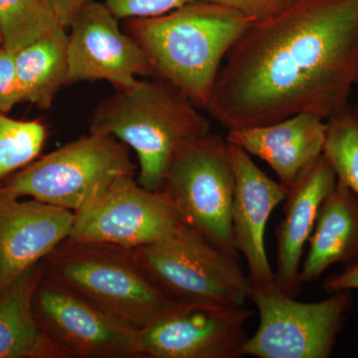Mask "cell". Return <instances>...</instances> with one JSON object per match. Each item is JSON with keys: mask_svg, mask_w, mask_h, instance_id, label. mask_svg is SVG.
Wrapping results in <instances>:
<instances>
[{"mask_svg": "<svg viewBox=\"0 0 358 358\" xmlns=\"http://www.w3.org/2000/svg\"><path fill=\"white\" fill-rule=\"evenodd\" d=\"M358 78V0H293L226 56L206 110L228 129L343 112Z\"/></svg>", "mask_w": 358, "mask_h": 358, "instance_id": "6da1fadb", "label": "cell"}, {"mask_svg": "<svg viewBox=\"0 0 358 358\" xmlns=\"http://www.w3.org/2000/svg\"><path fill=\"white\" fill-rule=\"evenodd\" d=\"M253 22L226 7L194 0L162 15L129 20V33L154 77L206 110L226 56Z\"/></svg>", "mask_w": 358, "mask_h": 358, "instance_id": "7a4b0ae2", "label": "cell"}, {"mask_svg": "<svg viewBox=\"0 0 358 358\" xmlns=\"http://www.w3.org/2000/svg\"><path fill=\"white\" fill-rule=\"evenodd\" d=\"M90 133L112 136L138 155V182L159 192L176 155L210 134V124L178 87L159 77L138 79L96 106Z\"/></svg>", "mask_w": 358, "mask_h": 358, "instance_id": "3957f363", "label": "cell"}, {"mask_svg": "<svg viewBox=\"0 0 358 358\" xmlns=\"http://www.w3.org/2000/svg\"><path fill=\"white\" fill-rule=\"evenodd\" d=\"M129 253L152 284L178 305L242 308L250 300L252 285L239 258L185 223Z\"/></svg>", "mask_w": 358, "mask_h": 358, "instance_id": "277c9868", "label": "cell"}, {"mask_svg": "<svg viewBox=\"0 0 358 358\" xmlns=\"http://www.w3.org/2000/svg\"><path fill=\"white\" fill-rule=\"evenodd\" d=\"M64 243L45 259L44 275L115 319L141 329L178 307L152 284L128 250Z\"/></svg>", "mask_w": 358, "mask_h": 358, "instance_id": "5b68a950", "label": "cell"}, {"mask_svg": "<svg viewBox=\"0 0 358 358\" xmlns=\"http://www.w3.org/2000/svg\"><path fill=\"white\" fill-rule=\"evenodd\" d=\"M134 171L128 145L90 133L14 174L0 185V200L31 197L75 213Z\"/></svg>", "mask_w": 358, "mask_h": 358, "instance_id": "8992f818", "label": "cell"}, {"mask_svg": "<svg viewBox=\"0 0 358 358\" xmlns=\"http://www.w3.org/2000/svg\"><path fill=\"white\" fill-rule=\"evenodd\" d=\"M234 189L229 143L209 134L176 155L159 192L173 204L181 222L239 258L231 220Z\"/></svg>", "mask_w": 358, "mask_h": 358, "instance_id": "52a82bcc", "label": "cell"}, {"mask_svg": "<svg viewBox=\"0 0 358 358\" xmlns=\"http://www.w3.org/2000/svg\"><path fill=\"white\" fill-rule=\"evenodd\" d=\"M260 324L247 339L243 355L259 358H329L350 312L348 292L327 300L301 303L275 288L252 289Z\"/></svg>", "mask_w": 358, "mask_h": 358, "instance_id": "ba28073f", "label": "cell"}, {"mask_svg": "<svg viewBox=\"0 0 358 358\" xmlns=\"http://www.w3.org/2000/svg\"><path fill=\"white\" fill-rule=\"evenodd\" d=\"M180 222L164 193L143 187L134 176H126L88 206L75 212L66 240L129 251L166 236Z\"/></svg>", "mask_w": 358, "mask_h": 358, "instance_id": "9c48e42d", "label": "cell"}, {"mask_svg": "<svg viewBox=\"0 0 358 358\" xmlns=\"http://www.w3.org/2000/svg\"><path fill=\"white\" fill-rule=\"evenodd\" d=\"M33 310L63 358L136 357V329L44 274L33 298Z\"/></svg>", "mask_w": 358, "mask_h": 358, "instance_id": "30bf717a", "label": "cell"}, {"mask_svg": "<svg viewBox=\"0 0 358 358\" xmlns=\"http://www.w3.org/2000/svg\"><path fill=\"white\" fill-rule=\"evenodd\" d=\"M253 312L242 308L178 305L136 329V357L238 358L248 339L245 324Z\"/></svg>", "mask_w": 358, "mask_h": 358, "instance_id": "8fae6325", "label": "cell"}, {"mask_svg": "<svg viewBox=\"0 0 358 358\" xmlns=\"http://www.w3.org/2000/svg\"><path fill=\"white\" fill-rule=\"evenodd\" d=\"M68 28V84L103 80L124 90L138 77H154L143 49L105 3L88 0Z\"/></svg>", "mask_w": 358, "mask_h": 358, "instance_id": "7c38bea8", "label": "cell"}, {"mask_svg": "<svg viewBox=\"0 0 358 358\" xmlns=\"http://www.w3.org/2000/svg\"><path fill=\"white\" fill-rule=\"evenodd\" d=\"M229 150L235 176L231 210L235 246L246 259L252 289L268 291L275 288V278L266 252V227L288 189L261 171L244 148L229 143Z\"/></svg>", "mask_w": 358, "mask_h": 358, "instance_id": "4fadbf2b", "label": "cell"}, {"mask_svg": "<svg viewBox=\"0 0 358 358\" xmlns=\"http://www.w3.org/2000/svg\"><path fill=\"white\" fill-rule=\"evenodd\" d=\"M75 213L39 200H0V294L69 236Z\"/></svg>", "mask_w": 358, "mask_h": 358, "instance_id": "5bb4252c", "label": "cell"}, {"mask_svg": "<svg viewBox=\"0 0 358 358\" xmlns=\"http://www.w3.org/2000/svg\"><path fill=\"white\" fill-rule=\"evenodd\" d=\"M336 174L324 155L306 169L288 190L284 218L275 230V287L287 296L300 289L301 257L315 227L322 200L336 185Z\"/></svg>", "mask_w": 358, "mask_h": 358, "instance_id": "9a60e30c", "label": "cell"}, {"mask_svg": "<svg viewBox=\"0 0 358 358\" xmlns=\"http://www.w3.org/2000/svg\"><path fill=\"white\" fill-rule=\"evenodd\" d=\"M327 121L310 113L253 128L228 131L226 140L264 160L287 189L324 150Z\"/></svg>", "mask_w": 358, "mask_h": 358, "instance_id": "2e32d148", "label": "cell"}, {"mask_svg": "<svg viewBox=\"0 0 358 358\" xmlns=\"http://www.w3.org/2000/svg\"><path fill=\"white\" fill-rule=\"evenodd\" d=\"M300 271V282L317 281L334 264L358 261V195L336 181L322 200Z\"/></svg>", "mask_w": 358, "mask_h": 358, "instance_id": "e0dca14e", "label": "cell"}, {"mask_svg": "<svg viewBox=\"0 0 358 358\" xmlns=\"http://www.w3.org/2000/svg\"><path fill=\"white\" fill-rule=\"evenodd\" d=\"M43 274L40 263L0 294V358L63 357L33 310V298Z\"/></svg>", "mask_w": 358, "mask_h": 358, "instance_id": "ac0fdd59", "label": "cell"}, {"mask_svg": "<svg viewBox=\"0 0 358 358\" xmlns=\"http://www.w3.org/2000/svg\"><path fill=\"white\" fill-rule=\"evenodd\" d=\"M22 102L48 110L68 84V34L62 26L14 53Z\"/></svg>", "mask_w": 358, "mask_h": 358, "instance_id": "d6986e66", "label": "cell"}, {"mask_svg": "<svg viewBox=\"0 0 358 358\" xmlns=\"http://www.w3.org/2000/svg\"><path fill=\"white\" fill-rule=\"evenodd\" d=\"M61 26L43 0H0L2 46L16 53Z\"/></svg>", "mask_w": 358, "mask_h": 358, "instance_id": "ffe728a7", "label": "cell"}, {"mask_svg": "<svg viewBox=\"0 0 358 358\" xmlns=\"http://www.w3.org/2000/svg\"><path fill=\"white\" fill-rule=\"evenodd\" d=\"M322 155L339 182L358 195V110L348 105L327 121Z\"/></svg>", "mask_w": 358, "mask_h": 358, "instance_id": "44dd1931", "label": "cell"}, {"mask_svg": "<svg viewBox=\"0 0 358 358\" xmlns=\"http://www.w3.org/2000/svg\"><path fill=\"white\" fill-rule=\"evenodd\" d=\"M47 138L38 121H20L0 115V180L36 159Z\"/></svg>", "mask_w": 358, "mask_h": 358, "instance_id": "7402d4cb", "label": "cell"}, {"mask_svg": "<svg viewBox=\"0 0 358 358\" xmlns=\"http://www.w3.org/2000/svg\"><path fill=\"white\" fill-rule=\"evenodd\" d=\"M194 0H105V6L117 20L154 17L169 13Z\"/></svg>", "mask_w": 358, "mask_h": 358, "instance_id": "603a6c76", "label": "cell"}, {"mask_svg": "<svg viewBox=\"0 0 358 358\" xmlns=\"http://www.w3.org/2000/svg\"><path fill=\"white\" fill-rule=\"evenodd\" d=\"M21 101L14 53L0 45V115H6Z\"/></svg>", "mask_w": 358, "mask_h": 358, "instance_id": "cb8c5ba5", "label": "cell"}, {"mask_svg": "<svg viewBox=\"0 0 358 358\" xmlns=\"http://www.w3.org/2000/svg\"><path fill=\"white\" fill-rule=\"evenodd\" d=\"M226 7L253 21L266 20L275 15L293 0H196Z\"/></svg>", "mask_w": 358, "mask_h": 358, "instance_id": "d4e9b609", "label": "cell"}, {"mask_svg": "<svg viewBox=\"0 0 358 358\" xmlns=\"http://www.w3.org/2000/svg\"><path fill=\"white\" fill-rule=\"evenodd\" d=\"M324 288L333 294L358 289V261L345 267L343 272L329 275L324 282Z\"/></svg>", "mask_w": 358, "mask_h": 358, "instance_id": "484cf974", "label": "cell"}, {"mask_svg": "<svg viewBox=\"0 0 358 358\" xmlns=\"http://www.w3.org/2000/svg\"><path fill=\"white\" fill-rule=\"evenodd\" d=\"M43 1L55 15L59 24L67 29L76 14L88 0H43Z\"/></svg>", "mask_w": 358, "mask_h": 358, "instance_id": "4316f807", "label": "cell"}, {"mask_svg": "<svg viewBox=\"0 0 358 358\" xmlns=\"http://www.w3.org/2000/svg\"><path fill=\"white\" fill-rule=\"evenodd\" d=\"M0 45H2L1 32H0Z\"/></svg>", "mask_w": 358, "mask_h": 358, "instance_id": "83f0119b", "label": "cell"}, {"mask_svg": "<svg viewBox=\"0 0 358 358\" xmlns=\"http://www.w3.org/2000/svg\"><path fill=\"white\" fill-rule=\"evenodd\" d=\"M357 86H358V78H357Z\"/></svg>", "mask_w": 358, "mask_h": 358, "instance_id": "f1b7e54d", "label": "cell"}]
</instances>
